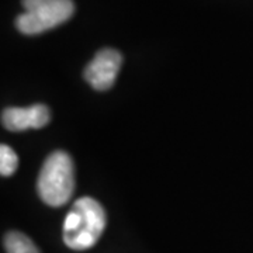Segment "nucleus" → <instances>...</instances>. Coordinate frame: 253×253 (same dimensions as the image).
I'll list each match as a JSON object with an SVG mask.
<instances>
[{"mask_svg": "<svg viewBox=\"0 0 253 253\" xmlns=\"http://www.w3.org/2000/svg\"><path fill=\"white\" fill-rule=\"evenodd\" d=\"M121 62L123 58L118 51L111 48L101 49L86 66L84 79L96 90H109L116 82Z\"/></svg>", "mask_w": 253, "mask_h": 253, "instance_id": "nucleus-4", "label": "nucleus"}, {"mask_svg": "<svg viewBox=\"0 0 253 253\" xmlns=\"http://www.w3.org/2000/svg\"><path fill=\"white\" fill-rule=\"evenodd\" d=\"M51 113L44 104H34L30 107H10L1 114L3 126L13 132H20L31 128H42L49 123Z\"/></svg>", "mask_w": 253, "mask_h": 253, "instance_id": "nucleus-5", "label": "nucleus"}, {"mask_svg": "<svg viewBox=\"0 0 253 253\" xmlns=\"http://www.w3.org/2000/svg\"><path fill=\"white\" fill-rule=\"evenodd\" d=\"M18 166V158L9 145L0 146V173L1 176H11Z\"/></svg>", "mask_w": 253, "mask_h": 253, "instance_id": "nucleus-7", "label": "nucleus"}, {"mask_svg": "<svg viewBox=\"0 0 253 253\" xmlns=\"http://www.w3.org/2000/svg\"><path fill=\"white\" fill-rule=\"evenodd\" d=\"M4 249L7 253H40L34 242L21 232H9L4 236Z\"/></svg>", "mask_w": 253, "mask_h": 253, "instance_id": "nucleus-6", "label": "nucleus"}, {"mask_svg": "<svg viewBox=\"0 0 253 253\" xmlns=\"http://www.w3.org/2000/svg\"><path fill=\"white\" fill-rule=\"evenodd\" d=\"M106 228V212L91 197L76 200L63 224V242L73 251H84L97 244Z\"/></svg>", "mask_w": 253, "mask_h": 253, "instance_id": "nucleus-1", "label": "nucleus"}, {"mask_svg": "<svg viewBox=\"0 0 253 253\" xmlns=\"http://www.w3.org/2000/svg\"><path fill=\"white\" fill-rule=\"evenodd\" d=\"M37 189L48 206L61 207L66 204L75 190V169L71 156L62 151L49 155L40 172Z\"/></svg>", "mask_w": 253, "mask_h": 253, "instance_id": "nucleus-2", "label": "nucleus"}, {"mask_svg": "<svg viewBox=\"0 0 253 253\" xmlns=\"http://www.w3.org/2000/svg\"><path fill=\"white\" fill-rule=\"evenodd\" d=\"M24 13L16 20L17 28L27 36H36L58 27L72 17V0H23Z\"/></svg>", "mask_w": 253, "mask_h": 253, "instance_id": "nucleus-3", "label": "nucleus"}]
</instances>
